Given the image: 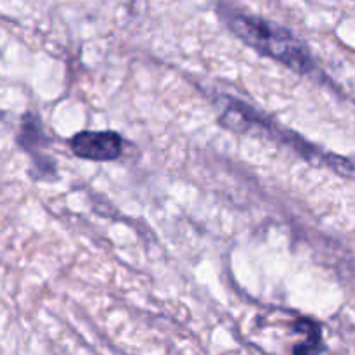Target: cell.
I'll list each match as a JSON object with an SVG mask.
<instances>
[{
    "label": "cell",
    "mask_w": 355,
    "mask_h": 355,
    "mask_svg": "<svg viewBox=\"0 0 355 355\" xmlns=\"http://www.w3.org/2000/svg\"><path fill=\"white\" fill-rule=\"evenodd\" d=\"M229 26L236 37L245 42L248 47L276 59L293 71L309 73L314 68L312 55L304 42L298 40L290 30L279 24L269 23L260 17L238 14L229 19Z\"/></svg>",
    "instance_id": "obj_1"
},
{
    "label": "cell",
    "mask_w": 355,
    "mask_h": 355,
    "mask_svg": "<svg viewBox=\"0 0 355 355\" xmlns=\"http://www.w3.org/2000/svg\"><path fill=\"white\" fill-rule=\"evenodd\" d=\"M121 141L116 132H80L69 141L76 156L92 162H111L121 156Z\"/></svg>",
    "instance_id": "obj_2"
}]
</instances>
